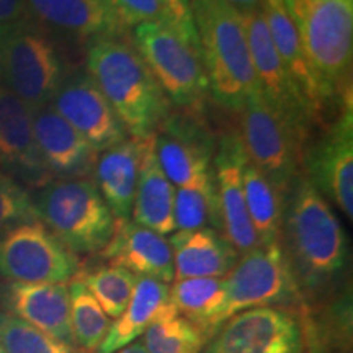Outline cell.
<instances>
[{"instance_id": "cell-30", "label": "cell", "mask_w": 353, "mask_h": 353, "mask_svg": "<svg viewBox=\"0 0 353 353\" xmlns=\"http://www.w3.org/2000/svg\"><path fill=\"white\" fill-rule=\"evenodd\" d=\"M174 223L175 231H196V229L211 228L221 232L213 172L175 190Z\"/></svg>"}, {"instance_id": "cell-4", "label": "cell", "mask_w": 353, "mask_h": 353, "mask_svg": "<svg viewBox=\"0 0 353 353\" xmlns=\"http://www.w3.org/2000/svg\"><path fill=\"white\" fill-rule=\"evenodd\" d=\"M304 51L329 94L352 103V0H283Z\"/></svg>"}, {"instance_id": "cell-1", "label": "cell", "mask_w": 353, "mask_h": 353, "mask_svg": "<svg viewBox=\"0 0 353 353\" xmlns=\"http://www.w3.org/2000/svg\"><path fill=\"white\" fill-rule=\"evenodd\" d=\"M280 245L304 301L339 291L348 265V239L329 201L298 175L285 195Z\"/></svg>"}, {"instance_id": "cell-35", "label": "cell", "mask_w": 353, "mask_h": 353, "mask_svg": "<svg viewBox=\"0 0 353 353\" xmlns=\"http://www.w3.org/2000/svg\"><path fill=\"white\" fill-rule=\"evenodd\" d=\"M37 219L39 218L30 190L6 174L0 175V234Z\"/></svg>"}, {"instance_id": "cell-34", "label": "cell", "mask_w": 353, "mask_h": 353, "mask_svg": "<svg viewBox=\"0 0 353 353\" xmlns=\"http://www.w3.org/2000/svg\"><path fill=\"white\" fill-rule=\"evenodd\" d=\"M0 345L6 353H85L0 309Z\"/></svg>"}, {"instance_id": "cell-27", "label": "cell", "mask_w": 353, "mask_h": 353, "mask_svg": "<svg viewBox=\"0 0 353 353\" xmlns=\"http://www.w3.org/2000/svg\"><path fill=\"white\" fill-rule=\"evenodd\" d=\"M174 307L170 303V286L149 276H138L125 312L114 319L99 347V353H114L136 342L154 321Z\"/></svg>"}, {"instance_id": "cell-36", "label": "cell", "mask_w": 353, "mask_h": 353, "mask_svg": "<svg viewBox=\"0 0 353 353\" xmlns=\"http://www.w3.org/2000/svg\"><path fill=\"white\" fill-rule=\"evenodd\" d=\"M118 19L126 28L144 23H169L162 0H110Z\"/></svg>"}, {"instance_id": "cell-33", "label": "cell", "mask_w": 353, "mask_h": 353, "mask_svg": "<svg viewBox=\"0 0 353 353\" xmlns=\"http://www.w3.org/2000/svg\"><path fill=\"white\" fill-rule=\"evenodd\" d=\"M76 278L85 285L110 319H118L130 303L138 276L121 267L99 265L87 272H79Z\"/></svg>"}, {"instance_id": "cell-17", "label": "cell", "mask_w": 353, "mask_h": 353, "mask_svg": "<svg viewBox=\"0 0 353 353\" xmlns=\"http://www.w3.org/2000/svg\"><path fill=\"white\" fill-rule=\"evenodd\" d=\"M0 169L30 192L52 180L34 141L33 110L3 85H0Z\"/></svg>"}, {"instance_id": "cell-31", "label": "cell", "mask_w": 353, "mask_h": 353, "mask_svg": "<svg viewBox=\"0 0 353 353\" xmlns=\"http://www.w3.org/2000/svg\"><path fill=\"white\" fill-rule=\"evenodd\" d=\"M68 286L74 343L88 353L99 350L107 337L112 321L79 278L74 276Z\"/></svg>"}, {"instance_id": "cell-24", "label": "cell", "mask_w": 353, "mask_h": 353, "mask_svg": "<svg viewBox=\"0 0 353 353\" xmlns=\"http://www.w3.org/2000/svg\"><path fill=\"white\" fill-rule=\"evenodd\" d=\"M169 244L174 255V280L224 278L241 257L226 237L211 228L176 231Z\"/></svg>"}, {"instance_id": "cell-5", "label": "cell", "mask_w": 353, "mask_h": 353, "mask_svg": "<svg viewBox=\"0 0 353 353\" xmlns=\"http://www.w3.org/2000/svg\"><path fill=\"white\" fill-rule=\"evenodd\" d=\"M69 72L57 38L28 17L0 28V85L32 110L50 105Z\"/></svg>"}, {"instance_id": "cell-2", "label": "cell", "mask_w": 353, "mask_h": 353, "mask_svg": "<svg viewBox=\"0 0 353 353\" xmlns=\"http://www.w3.org/2000/svg\"><path fill=\"white\" fill-rule=\"evenodd\" d=\"M85 70L131 138H149L172 113L170 101L143 57L123 37L88 43Z\"/></svg>"}, {"instance_id": "cell-38", "label": "cell", "mask_w": 353, "mask_h": 353, "mask_svg": "<svg viewBox=\"0 0 353 353\" xmlns=\"http://www.w3.org/2000/svg\"><path fill=\"white\" fill-rule=\"evenodd\" d=\"M26 17V0H0V28L19 23Z\"/></svg>"}, {"instance_id": "cell-42", "label": "cell", "mask_w": 353, "mask_h": 353, "mask_svg": "<svg viewBox=\"0 0 353 353\" xmlns=\"http://www.w3.org/2000/svg\"><path fill=\"white\" fill-rule=\"evenodd\" d=\"M0 175H2V170H0Z\"/></svg>"}, {"instance_id": "cell-21", "label": "cell", "mask_w": 353, "mask_h": 353, "mask_svg": "<svg viewBox=\"0 0 353 353\" xmlns=\"http://www.w3.org/2000/svg\"><path fill=\"white\" fill-rule=\"evenodd\" d=\"M99 254L108 265L126 268L136 276L156 278L164 283L174 281V255L169 241L130 218L114 219L112 237Z\"/></svg>"}, {"instance_id": "cell-22", "label": "cell", "mask_w": 353, "mask_h": 353, "mask_svg": "<svg viewBox=\"0 0 353 353\" xmlns=\"http://www.w3.org/2000/svg\"><path fill=\"white\" fill-rule=\"evenodd\" d=\"M33 132L39 156L54 179H82L94 174L97 154L51 105L33 110Z\"/></svg>"}, {"instance_id": "cell-7", "label": "cell", "mask_w": 353, "mask_h": 353, "mask_svg": "<svg viewBox=\"0 0 353 353\" xmlns=\"http://www.w3.org/2000/svg\"><path fill=\"white\" fill-rule=\"evenodd\" d=\"M131 43L170 105L200 113L210 94L201 52L165 21L134 26Z\"/></svg>"}, {"instance_id": "cell-37", "label": "cell", "mask_w": 353, "mask_h": 353, "mask_svg": "<svg viewBox=\"0 0 353 353\" xmlns=\"http://www.w3.org/2000/svg\"><path fill=\"white\" fill-rule=\"evenodd\" d=\"M162 3H164L167 17H169V25L185 41L200 51L195 19H193L192 10V0H162Z\"/></svg>"}, {"instance_id": "cell-13", "label": "cell", "mask_w": 353, "mask_h": 353, "mask_svg": "<svg viewBox=\"0 0 353 353\" xmlns=\"http://www.w3.org/2000/svg\"><path fill=\"white\" fill-rule=\"evenodd\" d=\"M304 176L325 200L353 218V112L341 108V117L314 145L304 151Z\"/></svg>"}, {"instance_id": "cell-39", "label": "cell", "mask_w": 353, "mask_h": 353, "mask_svg": "<svg viewBox=\"0 0 353 353\" xmlns=\"http://www.w3.org/2000/svg\"><path fill=\"white\" fill-rule=\"evenodd\" d=\"M226 2L236 7L239 12L254 10V8L262 7V0H226Z\"/></svg>"}, {"instance_id": "cell-32", "label": "cell", "mask_w": 353, "mask_h": 353, "mask_svg": "<svg viewBox=\"0 0 353 353\" xmlns=\"http://www.w3.org/2000/svg\"><path fill=\"white\" fill-rule=\"evenodd\" d=\"M206 342L201 330L175 307L154 321L143 334L148 353H201Z\"/></svg>"}, {"instance_id": "cell-18", "label": "cell", "mask_w": 353, "mask_h": 353, "mask_svg": "<svg viewBox=\"0 0 353 353\" xmlns=\"http://www.w3.org/2000/svg\"><path fill=\"white\" fill-rule=\"evenodd\" d=\"M260 8H262L272 41L275 44V50L283 63L286 74L296 87L312 121H322L330 105H337L339 101L329 94V90L312 68L301 39H299L296 26L286 12L285 2L283 0H262ZM341 107H345V105H341Z\"/></svg>"}, {"instance_id": "cell-41", "label": "cell", "mask_w": 353, "mask_h": 353, "mask_svg": "<svg viewBox=\"0 0 353 353\" xmlns=\"http://www.w3.org/2000/svg\"><path fill=\"white\" fill-rule=\"evenodd\" d=\"M0 353H6V352H3V348H2V345H0Z\"/></svg>"}, {"instance_id": "cell-6", "label": "cell", "mask_w": 353, "mask_h": 353, "mask_svg": "<svg viewBox=\"0 0 353 353\" xmlns=\"http://www.w3.org/2000/svg\"><path fill=\"white\" fill-rule=\"evenodd\" d=\"M34 192L39 221L74 254H99L108 244L114 216L92 176L54 179Z\"/></svg>"}, {"instance_id": "cell-9", "label": "cell", "mask_w": 353, "mask_h": 353, "mask_svg": "<svg viewBox=\"0 0 353 353\" xmlns=\"http://www.w3.org/2000/svg\"><path fill=\"white\" fill-rule=\"evenodd\" d=\"M223 288L219 327L245 309L283 307L294 311L306 303L280 244L257 247L241 255L236 267L223 278Z\"/></svg>"}, {"instance_id": "cell-15", "label": "cell", "mask_w": 353, "mask_h": 353, "mask_svg": "<svg viewBox=\"0 0 353 353\" xmlns=\"http://www.w3.org/2000/svg\"><path fill=\"white\" fill-rule=\"evenodd\" d=\"M247 161L239 132H226L216 143L213 157V176L221 234L229 241L237 254L244 255L260 247L257 234L247 213L242 170Z\"/></svg>"}, {"instance_id": "cell-19", "label": "cell", "mask_w": 353, "mask_h": 353, "mask_svg": "<svg viewBox=\"0 0 353 353\" xmlns=\"http://www.w3.org/2000/svg\"><path fill=\"white\" fill-rule=\"evenodd\" d=\"M26 17L56 38L85 44L126 32L110 0H26Z\"/></svg>"}, {"instance_id": "cell-23", "label": "cell", "mask_w": 353, "mask_h": 353, "mask_svg": "<svg viewBox=\"0 0 353 353\" xmlns=\"http://www.w3.org/2000/svg\"><path fill=\"white\" fill-rule=\"evenodd\" d=\"M293 312L301 329L304 353H347L352 345L350 288L316 303H303Z\"/></svg>"}, {"instance_id": "cell-16", "label": "cell", "mask_w": 353, "mask_h": 353, "mask_svg": "<svg viewBox=\"0 0 353 353\" xmlns=\"http://www.w3.org/2000/svg\"><path fill=\"white\" fill-rule=\"evenodd\" d=\"M241 13L242 20H244L259 92L270 107L309 134V130L314 121L299 97L296 87L286 74L283 63L275 50V44L272 41L262 8H254V10Z\"/></svg>"}, {"instance_id": "cell-10", "label": "cell", "mask_w": 353, "mask_h": 353, "mask_svg": "<svg viewBox=\"0 0 353 353\" xmlns=\"http://www.w3.org/2000/svg\"><path fill=\"white\" fill-rule=\"evenodd\" d=\"M79 272V255L39 219L0 234V276L7 281L69 283Z\"/></svg>"}, {"instance_id": "cell-40", "label": "cell", "mask_w": 353, "mask_h": 353, "mask_svg": "<svg viewBox=\"0 0 353 353\" xmlns=\"http://www.w3.org/2000/svg\"><path fill=\"white\" fill-rule=\"evenodd\" d=\"M114 353H148V352H145L143 342H131L130 345L123 347V348H120V350H117Z\"/></svg>"}, {"instance_id": "cell-8", "label": "cell", "mask_w": 353, "mask_h": 353, "mask_svg": "<svg viewBox=\"0 0 353 353\" xmlns=\"http://www.w3.org/2000/svg\"><path fill=\"white\" fill-rule=\"evenodd\" d=\"M241 141L247 161L286 195L303 174L307 134L268 105L257 90L239 110Z\"/></svg>"}, {"instance_id": "cell-12", "label": "cell", "mask_w": 353, "mask_h": 353, "mask_svg": "<svg viewBox=\"0 0 353 353\" xmlns=\"http://www.w3.org/2000/svg\"><path fill=\"white\" fill-rule=\"evenodd\" d=\"M214 134L201 113H170L154 134L156 156L169 182L180 188L213 172Z\"/></svg>"}, {"instance_id": "cell-20", "label": "cell", "mask_w": 353, "mask_h": 353, "mask_svg": "<svg viewBox=\"0 0 353 353\" xmlns=\"http://www.w3.org/2000/svg\"><path fill=\"white\" fill-rule=\"evenodd\" d=\"M0 306L41 332L74 345L68 283L7 281L0 286Z\"/></svg>"}, {"instance_id": "cell-11", "label": "cell", "mask_w": 353, "mask_h": 353, "mask_svg": "<svg viewBox=\"0 0 353 353\" xmlns=\"http://www.w3.org/2000/svg\"><path fill=\"white\" fill-rule=\"evenodd\" d=\"M205 353H304L301 329L290 309H245L223 322Z\"/></svg>"}, {"instance_id": "cell-25", "label": "cell", "mask_w": 353, "mask_h": 353, "mask_svg": "<svg viewBox=\"0 0 353 353\" xmlns=\"http://www.w3.org/2000/svg\"><path fill=\"white\" fill-rule=\"evenodd\" d=\"M144 139L126 138L97 156L94 182L114 219L131 218Z\"/></svg>"}, {"instance_id": "cell-28", "label": "cell", "mask_w": 353, "mask_h": 353, "mask_svg": "<svg viewBox=\"0 0 353 353\" xmlns=\"http://www.w3.org/2000/svg\"><path fill=\"white\" fill-rule=\"evenodd\" d=\"M242 185L247 213L260 247L280 244L285 195L249 161H245L242 170Z\"/></svg>"}, {"instance_id": "cell-3", "label": "cell", "mask_w": 353, "mask_h": 353, "mask_svg": "<svg viewBox=\"0 0 353 353\" xmlns=\"http://www.w3.org/2000/svg\"><path fill=\"white\" fill-rule=\"evenodd\" d=\"M192 10L210 94L239 112L259 90L242 13L226 0H192Z\"/></svg>"}, {"instance_id": "cell-14", "label": "cell", "mask_w": 353, "mask_h": 353, "mask_svg": "<svg viewBox=\"0 0 353 353\" xmlns=\"http://www.w3.org/2000/svg\"><path fill=\"white\" fill-rule=\"evenodd\" d=\"M50 105L97 154L128 138L117 113L85 69L70 70Z\"/></svg>"}, {"instance_id": "cell-26", "label": "cell", "mask_w": 353, "mask_h": 353, "mask_svg": "<svg viewBox=\"0 0 353 353\" xmlns=\"http://www.w3.org/2000/svg\"><path fill=\"white\" fill-rule=\"evenodd\" d=\"M156 134V132H154ZM154 134L144 139L138 187L132 203V221L151 231L169 236L175 232L174 196L175 187L159 165Z\"/></svg>"}, {"instance_id": "cell-29", "label": "cell", "mask_w": 353, "mask_h": 353, "mask_svg": "<svg viewBox=\"0 0 353 353\" xmlns=\"http://www.w3.org/2000/svg\"><path fill=\"white\" fill-rule=\"evenodd\" d=\"M223 278H183L170 288V303L180 316L201 330L206 341L218 330V316L223 306Z\"/></svg>"}]
</instances>
